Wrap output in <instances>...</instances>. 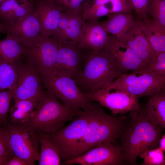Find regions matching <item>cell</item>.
I'll return each mask as SVG.
<instances>
[{"mask_svg": "<svg viewBox=\"0 0 165 165\" xmlns=\"http://www.w3.org/2000/svg\"><path fill=\"white\" fill-rule=\"evenodd\" d=\"M130 115L131 123L119 139L126 163L136 165L137 159L141 154L159 146L164 129L150 121L141 105L138 110L130 112Z\"/></svg>", "mask_w": 165, "mask_h": 165, "instance_id": "cell-1", "label": "cell"}, {"mask_svg": "<svg viewBox=\"0 0 165 165\" xmlns=\"http://www.w3.org/2000/svg\"><path fill=\"white\" fill-rule=\"evenodd\" d=\"M128 126L123 116L108 115L102 105L97 102L93 103L92 116L86 130L75 147L70 160L100 144L109 142L115 144Z\"/></svg>", "mask_w": 165, "mask_h": 165, "instance_id": "cell-2", "label": "cell"}, {"mask_svg": "<svg viewBox=\"0 0 165 165\" xmlns=\"http://www.w3.org/2000/svg\"><path fill=\"white\" fill-rule=\"evenodd\" d=\"M126 72L111 52L88 50L81 70L74 80L85 94L110 83Z\"/></svg>", "mask_w": 165, "mask_h": 165, "instance_id": "cell-3", "label": "cell"}, {"mask_svg": "<svg viewBox=\"0 0 165 165\" xmlns=\"http://www.w3.org/2000/svg\"><path fill=\"white\" fill-rule=\"evenodd\" d=\"M83 112L81 109L67 106L52 94L44 90L42 99L27 124L36 131L53 133L65 126L66 122Z\"/></svg>", "mask_w": 165, "mask_h": 165, "instance_id": "cell-4", "label": "cell"}, {"mask_svg": "<svg viewBox=\"0 0 165 165\" xmlns=\"http://www.w3.org/2000/svg\"><path fill=\"white\" fill-rule=\"evenodd\" d=\"M40 76L46 90L67 106L84 110L92 105L93 101L81 91L73 79L53 72Z\"/></svg>", "mask_w": 165, "mask_h": 165, "instance_id": "cell-5", "label": "cell"}, {"mask_svg": "<svg viewBox=\"0 0 165 165\" xmlns=\"http://www.w3.org/2000/svg\"><path fill=\"white\" fill-rule=\"evenodd\" d=\"M6 127L14 155L23 159L27 165H35L39 151L38 132L30 128L27 123L8 121Z\"/></svg>", "mask_w": 165, "mask_h": 165, "instance_id": "cell-6", "label": "cell"}, {"mask_svg": "<svg viewBox=\"0 0 165 165\" xmlns=\"http://www.w3.org/2000/svg\"><path fill=\"white\" fill-rule=\"evenodd\" d=\"M93 105V103L90 108L83 110L68 125L54 133H47L51 142L65 160L70 159L75 147L84 134L92 116Z\"/></svg>", "mask_w": 165, "mask_h": 165, "instance_id": "cell-7", "label": "cell"}, {"mask_svg": "<svg viewBox=\"0 0 165 165\" xmlns=\"http://www.w3.org/2000/svg\"><path fill=\"white\" fill-rule=\"evenodd\" d=\"M59 42L54 37L38 36L31 44L24 47L22 57L32 65L40 76L48 75L53 72L56 62Z\"/></svg>", "mask_w": 165, "mask_h": 165, "instance_id": "cell-8", "label": "cell"}, {"mask_svg": "<svg viewBox=\"0 0 165 165\" xmlns=\"http://www.w3.org/2000/svg\"><path fill=\"white\" fill-rule=\"evenodd\" d=\"M126 73L106 85L109 89L120 90L139 97H150L165 88V77L147 73Z\"/></svg>", "mask_w": 165, "mask_h": 165, "instance_id": "cell-9", "label": "cell"}, {"mask_svg": "<svg viewBox=\"0 0 165 165\" xmlns=\"http://www.w3.org/2000/svg\"><path fill=\"white\" fill-rule=\"evenodd\" d=\"M111 92L106 85L85 94L91 101H96L109 109L113 115L125 114L139 109L138 96L120 90Z\"/></svg>", "mask_w": 165, "mask_h": 165, "instance_id": "cell-10", "label": "cell"}, {"mask_svg": "<svg viewBox=\"0 0 165 165\" xmlns=\"http://www.w3.org/2000/svg\"><path fill=\"white\" fill-rule=\"evenodd\" d=\"M58 42L56 62L52 72L74 80L81 70L88 50L79 48L78 43L73 41Z\"/></svg>", "mask_w": 165, "mask_h": 165, "instance_id": "cell-11", "label": "cell"}, {"mask_svg": "<svg viewBox=\"0 0 165 165\" xmlns=\"http://www.w3.org/2000/svg\"><path fill=\"white\" fill-rule=\"evenodd\" d=\"M20 60L16 62L17 79L12 100H32L38 104L44 93L39 74L32 65L21 63Z\"/></svg>", "mask_w": 165, "mask_h": 165, "instance_id": "cell-12", "label": "cell"}, {"mask_svg": "<svg viewBox=\"0 0 165 165\" xmlns=\"http://www.w3.org/2000/svg\"><path fill=\"white\" fill-rule=\"evenodd\" d=\"M67 165H121L126 163L120 145L109 142L100 144L85 153L66 160Z\"/></svg>", "mask_w": 165, "mask_h": 165, "instance_id": "cell-13", "label": "cell"}, {"mask_svg": "<svg viewBox=\"0 0 165 165\" xmlns=\"http://www.w3.org/2000/svg\"><path fill=\"white\" fill-rule=\"evenodd\" d=\"M108 34L101 22L85 21L80 31L78 46L83 49L111 52L117 40Z\"/></svg>", "mask_w": 165, "mask_h": 165, "instance_id": "cell-14", "label": "cell"}, {"mask_svg": "<svg viewBox=\"0 0 165 165\" xmlns=\"http://www.w3.org/2000/svg\"><path fill=\"white\" fill-rule=\"evenodd\" d=\"M4 25L3 33H6L7 35L14 38L24 47L31 45L40 35L41 25L35 9L15 24Z\"/></svg>", "mask_w": 165, "mask_h": 165, "instance_id": "cell-15", "label": "cell"}, {"mask_svg": "<svg viewBox=\"0 0 165 165\" xmlns=\"http://www.w3.org/2000/svg\"><path fill=\"white\" fill-rule=\"evenodd\" d=\"M35 9L41 25L40 35H53L61 19V7L54 0H35Z\"/></svg>", "mask_w": 165, "mask_h": 165, "instance_id": "cell-16", "label": "cell"}, {"mask_svg": "<svg viewBox=\"0 0 165 165\" xmlns=\"http://www.w3.org/2000/svg\"><path fill=\"white\" fill-rule=\"evenodd\" d=\"M133 50L148 65L157 54L142 31L136 21L119 42Z\"/></svg>", "mask_w": 165, "mask_h": 165, "instance_id": "cell-17", "label": "cell"}, {"mask_svg": "<svg viewBox=\"0 0 165 165\" xmlns=\"http://www.w3.org/2000/svg\"><path fill=\"white\" fill-rule=\"evenodd\" d=\"M35 0H7L0 5V20L5 26L13 25L32 13Z\"/></svg>", "mask_w": 165, "mask_h": 165, "instance_id": "cell-18", "label": "cell"}, {"mask_svg": "<svg viewBox=\"0 0 165 165\" xmlns=\"http://www.w3.org/2000/svg\"><path fill=\"white\" fill-rule=\"evenodd\" d=\"M121 68L127 72L131 71L137 74L145 73L148 65L133 50L118 40L111 51Z\"/></svg>", "mask_w": 165, "mask_h": 165, "instance_id": "cell-19", "label": "cell"}, {"mask_svg": "<svg viewBox=\"0 0 165 165\" xmlns=\"http://www.w3.org/2000/svg\"><path fill=\"white\" fill-rule=\"evenodd\" d=\"M85 22L78 13L62 12L53 37L58 41L69 40L78 43L81 28Z\"/></svg>", "mask_w": 165, "mask_h": 165, "instance_id": "cell-20", "label": "cell"}, {"mask_svg": "<svg viewBox=\"0 0 165 165\" xmlns=\"http://www.w3.org/2000/svg\"><path fill=\"white\" fill-rule=\"evenodd\" d=\"M108 19L101 22L105 31L121 42L135 22L130 13H112L108 14Z\"/></svg>", "mask_w": 165, "mask_h": 165, "instance_id": "cell-21", "label": "cell"}, {"mask_svg": "<svg viewBox=\"0 0 165 165\" xmlns=\"http://www.w3.org/2000/svg\"><path fill=\"white\" fill-rule=\"evenodd\" d=\"M136 21L157 55L165 52V26L149 18Z\"/></svg>", "mask_w": 165, "mask_h": 165, "instance_id": "cell-22", "label": "cell"}, {"mask_svg": "<svg viewBox=\"0 0 165 165\" xmlns=\"http://www.w3.org/2000/svg\"><path fill=\"white\" fill-rule=\"evenodd\" d=\"M145 112L153 123L165 127V88L149 97L144 107Z\"/></svg>", "mask_w": 165, "mask_h": 165, "instance_id": "cell-23", "label": "cell"}, {"mask_svg": "<svg viewBox=\"0 0 165 165\" xmlns=\"http://www.w3.org/2000/svg\"><path fill=\"white\" fill-rule=\"evenodd\" d=\"M10 107L8 121L15 123H28L33 117L38 103L32 100H18L14 101Z\"/></svg>", "mask_w": 165, "mask_h": 165, "instance_id": "cell-24", "label": "cell"}, {"mask_svg": "<svg viewBox=\"0 0 165 165\" xmlns=\"http://www.w3.org/2000/svg\"><path fill=\"white\" fill-rule=\"evenodd\" d=\"M38 132L40 146L38 160L39 165H60L61 157L51 142L48 133L41 131Z\"/></svg>", "mask_w": 165, "mask_h": 165, "instance_id": "cell-25", "label": "cell"}, {"mask_svg": "<svg viewBox=\"0 0 165 165\" xmlns=\"http://www.w3.org/2000/svg\"><path fill=\"white\" fill-rule=\"evenodd\" d=\"M23 50V46L9 36L0 40V61L15 63L21 59Z\"/></svg>", "mask_w": 165, "mask_h": 165, "instance_id": "cell-26", "label": "cell"}, {"mask_svg": "<svg viewBox=\"0 0 165 165\" xmlns=\"http://www.w3.org/2000/svg\"><path fill=\"white\" fill-rule=\"evenodd\" d=\"M109 2V0H90L83 7L79 14L87 22L98 21L101 17L110 13L111 9L106 6Z\"/></svg>", "mask_w": 165, "mask_h": 165, "instance_id": "cell-27", "label": "cell"}, {"mask_svg": "<svg viewBox=\"0 0 165 165\" xmlns=\"http://www.w3.org/2000/svg\"><path fill=\"white\" fill-rule=\"evenodd\" d=\"M17 79L16 62L0 61V92L6 89H15Z\"/></svg>", "mask_w": 165, "mask_h": 165, "instance_id": "cell-28", "label": "cell"}, {"mask_svg": "<svg viewBox=\"0 0 165 165\" xmlns=\"http://www.w3.org/2000/svg\"><path fill=\"white\" fill-rule=\"evenodd\" d=\"M147 11L150 19L165 26V0H148Z\"/></svg>", "mask_w": 165, "mask_h": 165, "instance_id": "cell-29", "label": "cell"}, {"mask_svg": "<svg viewBox=\"0 0 165 165\" xmlns=\"http://www.w3.org/2000/svg\"><path fill=\"white\" fill-rule=\"evenodd\" d=\"M164 152L159 146L145 151L139 156L143 160V162L141 165H165Z\"/></svg>", "mask_w": 165, "mask_h": 165, "instance_id": "cell-30", "label": "cell"}, {"mask_svg": "<svg viewBox=\"0 0 165 165\" xmlns=\"http://www.w3.org/2000/svg\"><path fill=\"white\" fill-rule=\"evenodd\" d=\"M14 91V90L9 89L0 92V125L6 126L8 122L9 111Z\"/></svg>", "mask_w": 165, "mask_h": 165, "instance_id": "cell-31", "label": "cell"}, {"mask_svg": "<svg viewBox=\"0 0 165 165\" xmlns=\"http://www.w3.org/2000/svg\"><path fill=\"white\" fill-rule=\"evenodd\" d=\"M13 155L6 126L0 125V156L9 160Z\"/></svg>", "mask_w": 165, "mask_h": 165, "instance_id": "cell-32", "label": "cell"}, {"mask_svg": "<svg viewBox=\"0 0 165 165\" xmlns=\"http://www.w3.org/2000/svg\"><path fill=\"white\" fill-rule=\"evenodd\" d=\"M145 73L165 77V52L157 54L155 60L148 65Z\"/></svg>", "mask_w": 165, "mask_h": 165, "instance_id": "cell-33", "label": "cell"}, {"mask_svg": "<svg viewBox=\"0 0 165 165\" xmlns=\"http://www.w3.org/2000/svg\"><path fill=\"white\" fill-rule=\"evenodd\" d=\"M90 0H62L57 3L61 7L62 12H73L79 14L83 7Z\"/></svg>", "mask_w": 165, "mask_h": 165, "instance_id": "cell-34", "label": "cell"}, {"mask_svg": "<svg viewBox=\"0 0 165 165\" xmlns=\"http://www.w3.org/2000/svg\"><path fill=\"white\" fill-rule=\"evenodd\" d=\"M112 5L110 13H130L133 8L130 0H109Z\"/></svg>", "mask_w": 165, "mask_h": 165, "instance_id": "cell-35", "label": "cell"}, {"mask_svg": "<svg viewBox=\"0 0 165 165\" xmlns=\"http://www.w3.org/2000/svg\"><path fill=\"white\" fill-rule=\"evenodd\" d=\"M130 0L137 15V20H145L149 18L147 11L148 0Z\"/></svg>", "mask_w": 165, "mask_h": 165, "instance_id": "cell-36", "label": "cell"}, {"mask_svg": "<svg viewBox=\"0 0 165 165\" xmlns=\"http://www.w3.org/2000/svg\"><path fill=\"white\" fill-rule=\"evenodd\" d=\"M6 165H27V164L22 158L14 155L6 163Z\"/></svg>", "mask_w": 165, "mask_h": 165, "instance_id": "cell-37", "label": "cell"}, {"mask_svg": "<svg viewBox=\"0 0 165 165\" xmlns=\"http://www.w3.org/2000/svg\"><path fill=\"white\" fill-rule=\"evenodd\" d=\"M159 147L163 151H165V134L161 136L159 142Z\"/></svg>", "mask_w": 165, "mask_h": 165, "instance_id": "cell-38", "label": "cell"}, {"mask_svg": "<svg viewBox=\"0 0 165 165\" xmlns=\"http://www.w3.org/2000/svg\"><path fill=\"white\" fill-rule=\"evenodd\" d=\"M9 160L6 158L0 156V165H6Z\"/></svg>", "mask_w": 165, "mask_h": 165, "instance_id": "cell-39", "label": "cell"}, {"mask_svg": "<svg viewBox=\"0 0 165 165\" xmlns=\"http://www.w3.org/2000/svg\"><path fill=\"white\" fill-rule=\"evenodd\" d=\"M4 28V25L1 22H0V34L1 32H3Z\"/></svg>", "mask_w": 165, "mask_h": 165, "instance_id": "cell-40", "label": "cell"}, {"mask_svg": "<svg viewBox=\"0 0 165 165\" xmlns=\"http://www.w3.org/2000/svg\"><path fill=\"white\" fill-rule=\"evenodd\" d=\"M7 0H0V5Z\"/></svg>", "mask_w": 165, "mask_h": 165, "instance_id": "cell-41", "label": "cell"}, {"mask_svg": "<svg viewBox=\"0 0 165 165\" xmlns=\"http://www.w3.org/2000/svg\"><path fill=\"white\" fill-rule=\"evenodd\" d=\"M54 0L57 3H58L59 2H60L62 0Z\"/></svg>", "mask_w": 165, "mask_h": 165, "instance_id": "cell-42", "label": "cell"}]
</instances>
